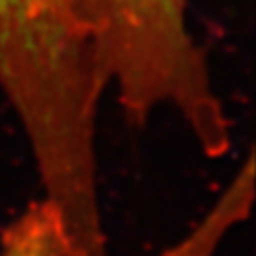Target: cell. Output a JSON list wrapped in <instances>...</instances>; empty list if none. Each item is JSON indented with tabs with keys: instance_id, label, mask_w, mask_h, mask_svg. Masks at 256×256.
Wrapping results in <instances>:
<instances>
[{
	"instance_id": "obj_4",
	"label": "cell",
	"mask_w": 256,
	"mask_h": 256,
	"mask_svg": "<svg viewBox=\"0 0 256 256\" xmlns=\"http://www.w3.org/2000/svg\"><path fill=\"white\" fill-rule=\"evenodd\" d=\"M250 182H252V164L248 158L242 174L232 182L228 192L214 206L212 214H208L204 222L196 226L194 232L186 240H182L176 248L168 250L164 256H212L220 236L234 220H238L242 206L250 204V190H252Z\"/></svg>"
},
{
	"instance_id": "obj_1",
	"label": "cell",
	"mask_w": 256,
	"mask_h": 256,
	"mask_svg": "<svg viewBox=\"0 0 256 256\" xmlns=\"http://www.w3.org/2000/svg\"><path fill=\"white\" fill-rule=\"evenodd\" d=\"M71 0H0V93L73 252L105 244L97 115L105 93Z\"/></svg>"
},
{
	"instance_id": "obj_3",
	"label": "cell",
	"mask_w": 256,
	"mask_h": 256,
	"mask_svg": "<svg viewBox=\"0 0 256 256\" xmlns=\"http://www.w3.org/2000/svg\"><path fill=\"white\" fill-rule=\"evenodd\" d=\"M0 256H69L60 220L44 198L28 204L4 228Z\"/></svg>"
},
{
	"instance_id": "obj_2",
	"label": "cell",
	"mask_w": 256,
	"mask_h": 256,
	"mask_svg": "<svg viewBox=\"0 0 256 256\" xmlns=\"http://www.w3.org/2000/svg\"><path fill=\"white\" fill-rule=\"evenodd\" d=\"M105 89L134 121L176 115L208 158L232 148V127L188 0H71Z\"/></svg>"
}]
</instances>
